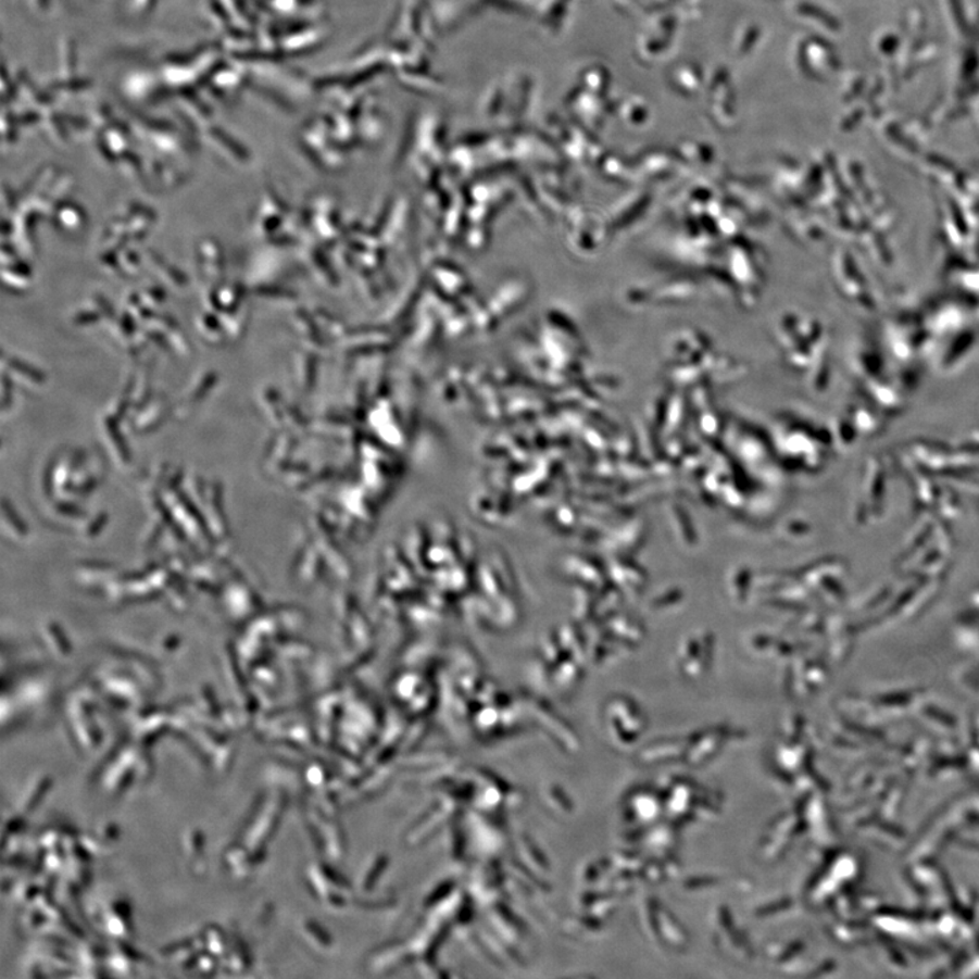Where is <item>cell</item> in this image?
<instances>
[{"instance_id":"cell-3","label":"cell","mask_w":979,"mask_h":979,"mask_svg":"<svg viewBox=\"0 0 979 979\" xmlns=\"http://www.w3.org/2000/svg\"><path fill=\"white\" fill-rule=\"evenodd\" d=\"M10 369H13L15 375L25 378L29 382L41 384L45 380L41 373L36 372V369H32L28 365H25L24 362L15 361L14 359L9 362Z\"/></svg>"},{"instance_id":"cell-2","label":"cell","mask_w":979,"mask_h":979,"mask_svg":"<svg viewBox=\"0 0 979 979\" xmlns=\"http://www.w3.org/2000/svg\"><path fill=\"white\" fill-rule=\"evenodd\" d=\"M58 222L64 227V230L77 231L84 225L85 218L83 211L74 205H66L58 210Z\"/></svg>"},{"instance_id":"cell-1","label":"cell","mask_w":979,"mask_h":979,"mask_svg":"<svg viewBox=\"0 0 979 979\" xmlns=\"http://www.w3.org/2000/svg\"><path fill=\"white\" fill-rule=\"evenodd\" d=\"M200 261L204 266V274L209 278H218L222 274V255L219 247L214 241L208 240L200 243Z\"/></svg>"}]
</instances>
